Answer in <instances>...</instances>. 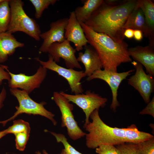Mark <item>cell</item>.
I'll return each mask as SVG.
<instances>
[{
  "label": "cell",
  "mask_w": 154,
  "mask_h": 154,
  "mask_svg": "<svg viewBox=\"0 0 154 154\" xmlns=\"http://www.w3.org/2000/svg\"><path fill=\"white\" fill-rule=\"evenodd\" d=\"M60 93L67 99L81 108L84 113L86 118L84 127L90 122V117L96 110H99L106 105L108 99L90 90H87L85 94L71 95L61 91Z\"/></svg>",
  "instance_id": "7"
},
{
  "label": "cell",
  "mask_w": 154,
  "mask_h": 154,
  "mask_svg": "<svg viewBox=\"0 0 154 154\" xmlns=\"http://www.w3.org/2000/svg\"><path fill=\"white\" fill-rule=\"evenodd\" d=\"M9 0H4L0 3V34L6 32L11 18Z\"/></svg>",
  "instance_id": "22"
},
{
  "label": "cell",
  "mask_w": 154,
  "mask_h": 154,
  "mask_svg": "<svg viewBox=\"0 0 154 154\" xmlns=\"http://www.w3.org/2000/svg\"><path fill=\"white\" fill-rule=\"evenodd\" d=\"M24 44L18 41L11 34L7 32L0 34V63H4L8 57L14 54L18 48L24 46Z\"/></svg>",
  "instance_id": "17"
},
{
  "label": "cell",
  "mask_w": 154,
  "mask_h": 154,
  "mask_svg": "<svg viewBox=\"0 0 154 154\" xmlns=\"http://www.w3.org/2000/svg\"><path fill=\"white\" fill-rule=\"evenodd\" d=\"M137 5L142 10L148 32L149 45L154 47V3L151 0H138Z\"/></svg>",
  "instance_id": "18"
},
{
  "label": "cell",
  "mask_w": 154,
  "mask_h": 154,
  "mask_svg": "<svg viewBox=\"0 0 154 154\" xmlns=\"http://www.w3.org/2000/svg\"><path fill=\"white\" fill-rule=\"evenodd\" d=\"M103 0H86L82 6L76 7L74 11L76 18L80 23H85L94 12L104 2Z\"/></svg>",
  "instance_id": "20"
},
{
  "label": "cell",
  "mask_w": 154,
  "mask_h": 154,
  "mask_svg": "<svg viewBox=\"0 0 154 154\" xmlns=\"http://www.w3.org/2000/svg\"><path fill=\"white\" fill-rule=\"evenodd\" d=\"M10 23L7 32L12 34L18 31L24 33L37 41L40 39V27L34 19L26 14L23 9L24 2L21 0H10Z\"/></svg>",
  "instance_id": "4"
},
{
  "label": "cell",
  "mask_w": 154,
  "mask_h": 154,
  "mask_svg": "<svg viewBox=\"0 0 154 154\" xmlns=\"http://www.w3.org/2000/svg\"><path fill=\"white\" fill-rule=\"evenodd\" d=\"M52 99L59 108L61 114V126L66 128L68 135L73 140L85 136L86 133L80 128L73 113V106L60 92H53Z\"/></svg>",
  "instance_id": "6"
},
{
  "label": "cell",
  "mask_w": 154,
  "mask_h": 154,
  "mask_svg": "<svg viewBox=\"0 0 154 154\" xmlns=\"http://www.w3.org/2000/svg\"><path fill=\"white\" fill-rule=\"evenodd\" d=\"M143 33L139 30H134V31L133 37L134 39L137 41H141L143 38Z\"/></svg>",
  "instance_id": "33"
},
{
  "label": "cell",
  "mask_w": 154,
  "mask_h": 154,
  "mask_svg": "<svg viewBox=\"0 0 154 154\" xmlns=\"http://www.w3.org/2000/svg\"><path fill=\"white\" fill-rule=\"evenodd\" d=\"M64 36L66 40L73 42L75 49L79 51L87 45L88 41L80 23L77 19L74 11L70 12Z\"/></svg>",
  "instance_id": "14"
},
{
  "label": "cell",
  "mask_w": 154,
  "mask_h": 154,
  "mask_svg": "<svg viewBox=\"0 0 154 154\" xmlns=\"http://www.w3.org/2000/svg\"><path fill=\"white\" fill-rule=\"evenodd\" d=\"M3 66L11 76L10 79L8 81L10 88H20L29 94L35 89L40 87L47 75V69L41 66L35 74L30 76L22 73L14 74L9 71L7 66Z\"/></svg>",
  "instance_id": "9"
},
{
  "label": "cell",
  "mask_w": 154,
  "mask_h": 154,
  "mask_svg": "<svg viewBox=\"0 0 154 154\" xmlns=\"http://www.w3.org/2000/svg\"><path fill=\"white\" fill-rule=\"evenodd\" d=\"M36 153L37 154H48V153L46 151L44 150L42 151V153H41V152H40L39 151L36 152Z\"/></svg>",
  "instance_id": "36"
},
{
  "label": "cell",
  "mask_w": 154,
  "mask_h": 154,
  "mask_svg": "<svg viewBox=\"0 0 154 154\" xmlns=\"http://www.w3.org/2000/svg\"><path fill=\"white\" fill-rule=\"evenodd\" d=\"M125 135L126 143L136 145L154 137V136L150 133L139 130L134 124L125 128Z\"/></svg>",
  "instance_id": "21"
},
{
  "label": "cell",
  "mask_w": 154,
  "mask_h": 154,
  "mask_svg": "<svg viewBox=\"0 0 154 154\" xmlns=\"http://www.w3.org/2000/svg\"><path fill=\"white\" fill-rule=\"evenodd\" d=\"M141 31L145 37H148V32L144 16L141 9L137 5L128 15L123 27Z\"/></svg>",
  "instance_id": "19"
},
{
  "label": "cell",
  "mask_w": 154,
  "mask_h": 154,
  "mask_svg": "<svg viewBox=\"0 0 154 154\" xmlns=\"http://www.w3.org/2000/svg\"><path fill=\"white\" fill-rule=\"evenodd\" d=\"M131 63L135 71L128 79V84L138 91L145 103L147 104L150 101L151 96L154 90V76L147 74L140 63L135 61Z\"/></svg>",
  "instance_id": "11"
},
{
  "label": "cell",
  "mask_w": 154,
  "mask_h": 154,
  "mask_svg": "<svg viewBox=\"0 0 154 154\" xmlns=\"http://www.w3.org/2000/svg\"><path fill=\"white\" fill-rule=\"evenodd\" d=\"M10 91L17 99L19 106L15 107L16 111L12 116L6 120L0 121V123L2 124L3 126L9 121L23 113L40 115L50 120L54 125H57V122L54 118V115L44 108V105L46 104L45 102H36L31 98L29 94L23 90L10 88Z\"/></svg>",
  "instance_id": "5"
},
{
  "label": "cell",
  "mask_w": 154,
  "mask_h": 154,
  "mask_svg": "<svg viewBox=\"0 0 154 154\" xmlns=\"http://www.w3.org/2000/svg\"><path fill=\"white\" fill-rule=\"evenodd\" d=\"M90 118L92 121L83 127L88 132L85 136L88 148L94 149L101 145L116 146L126 143L125 128L112 127L107 125L100 117L98 110H94Z\"/></svg>",
  "instance_id": "3"
},
{
  "label": "cell",
  "mask_w": 154,
  "mask_h": 154,
  "mask_svg": "<svg viewBox=\"0 0 154 154\" xmlns=\"http://www.w3.org/2000/svg\"><path fill=\"white\" fill-rule=\"evenodd\" d=\"M7 92L4 87H3L0 93V110L3 106V102L6 98Z\"/></svg>",
  "instance_id": "32"
},
{
  "label": "cell",
  "mask_w": 154,
  "mask_h": 154,
  "mask_svg": "<svg viewBox=\"0 0 154 154\" xmlns=\"http://www.w3.org/2000/svg\"><path fill=\"white\" fill-rule=\"evenodd\" d=\"M34 7L35 12V17L37 19L42 16L44 11L48 8L50 5H54L57 0H30Z\"/></svg>",
  "instance_id": "25"
},
{
  "label": "cell",
  "mask_w": 154,
  "mask_h": 154,
  "mask_svg": "<svg viewBox=\"0 0 154 154\" xmlns=\"http://www.w3.org/2000/svg\"><path fill=\"white\" fill-rule=\"evenodd\" d=\"M137 2L127 0L111 5L104 0L85 24L94 31L106 34L115 40H124L123 27Z\"/></svg>",
  "instance_id": "1"
},
{
  "label": "cell",
  "mask_w": 154,
  "mask_h": 154,
  "mask_svg": "<svg viewBox=\"0 0 154 154\" xmlns=\"http://www.w3.org/2000/svg\"><path fill=\"white\" fill-rule=\"evenodd\" d=\"M134 30L131 29H127L125 30L123 32V35L128 39L133 38Z\"/></svg>",
  "instance_id": "34"
},
{
  "label": "cell",
  "mask_w": 154,
  "mask_h": 154,
  "mask_svg": "<svg viewBox=\"0 0 154 154\" xmlns=\"http://www.w3.org/2000/svg\"><path fill=\"white\" fill-rule=\"evenodd\" d=\"M95 149L96 153L98 154H121L116 146L113 145H101Z\"/></svg>",
  "instance_id": "28"
},
{
  "label": "cell",
  "mask_w": 154,
  "mask_h": 154,
  "mask_svg": "<svg viewBox=\"0 0 154 154\" xmlns=\"http://www.w3.org/2000/svg\"><path fill=\"white\" fill-rule=\"evenodd\" d=\"M136 154H154V137L137 144Z\"/></svg>",
  "instance_id": "26"
},
{
  "label": "cell",
  "mask_w": 154,
  "mask_h": 154,
  "mask_svg": "<svg viewBox=\"0 0 154 154\" xmlns=\"http://www.w3.org/2000/svg\"><path fill=\"white\" fill-rule=\"evenodd\" d=\"M4 0H0V3L2 2Z\"/></svg>",
  "instance_id": "37"
},
{
  "label": "cell",
  "mask_w": 154,
  "mask_h": 154,
  "mask_svg": "<svg viewBox=\"0 0 154 154\" xmlns=\"http://www.w3.org/2000/svg\"><path fill=\"white\" fill-rule=\"evenodd\" d=\"M116 147L119 150L121 154L137 153V145L131 143H125Z\"/></svg>",
  "instance_id": "29"
},
{
  "label": "cell",
  "mask_w": 154,
  "mask_h": 154,
  "mask_svg": "<svg viewBox=\"0 0 154 154\" xmlns=\"http://www.w3.org/2000/svg\"><path fill=\"white\" fill-rule=\"evenodd\" d=\"M4 130L6 134L21 132L30 133L31 128L28 122L22 119H18L13 121L12 125Z\"/></svg>",
  "instance_id": "24"
},
{
  "label": "cell",
  "mask_w": 154,
  "mask_h": 154,
  "mask_svg": "<svg viewBox=\"0 0 154 154\" xmlns=\"http://www.w3.org/2000/svg\"><path fill=\"white\" fill-rule=\"evenodd\" d=\"M128 52L131 58L144 66L147 74L154 76V47L137 46L128 48Z\"/></svg>",
  "instance_id": "15"
},
{
  "label": "cell",
  "mask_w": 154,
  "mask_h": 154,
  "mask_svg": "<svg viewBox=\"0 0 154 154\" xmlns=\"http://www.w3.org/2000/svg\"><path fill=\"white\" fill-rule=\"evenodd\" d=\"M84 53L80 52L77 60L84 65L86 76L89 77L95 72L103 68L102 62L97 53L90 45L84 47Z\"/></svg>",
  "instance_id": "16"
},
{
  "label": "cell",
  "mask_w": 154,
  "mask_h": 154,
  "mask_svg": "<svg viewBox=\"0 0 154 154\" xmlns=\"http://www.w3.org/2000/svg\"><path fill=\"white\" fill-rule=\"evenodd\" d=\"M35 59L43 67L56 72L66 79L72 92L75 94L82 93L84 91L80 81L82 78L86 76L84 71H77L73 69L61 66L54 60L50 55L48 59L46 61H42L38 58Z\"/></svg>",
  "instance_id": "8"
},
{
  "label": "cell",
  "mask_w": 154,
  "mask_h": 154,
  "mask_svg": "<svg viewBox=\"0 0 154 154\" xmlns=\"http://www.w3.org/2000/svg\"><path fill=\"white\" fill-rule=\"evenodd\" d=\"M30 133L21 132L15 133V141L16 148L20 151H23L25 148L29 139Z\"/></svg>",
  "instance_id": "27"
},
{
  "label": "cell",
  "mask_w": 154,
  "mask_h": 154,
  "mask_svg": "<svg viewBox=\"0 0 154 154\" xmlns=\"http://www.w3.org/2000/svg\"><path fill=\"white\" fill-rule=\"evenodd\" d=\"M88 44L95 50L106 70L117 72L122 63L132 61L128 52V44L124 40H115L106 34L97 33L84 23H80Z\"/></svg>",
  "instance_id": "2"
},
{
  "label": "cell",
  "mask_w": 154,
  "mask_h": 154,
  "mask_svg": "<svg viewBox=\"0 0 154 154\" xmlns=\"http://www.w3.org/2000/svg\"><path fill=\"white\" fill-rule=\"evenodd\" d=\"M11 76L9 72L4 68L3 65H0V86L2 84L3 80L9 81Z\"/></svg>",
  "instance_id": "31"
},
{
  "label": "cell",
  "mask_w": 154,
  "mask_h": 154,
  "mask_svg": "<svg viewBox=\"0 0 154 154\" xmlns=\"http://www.w3.org/2000/svg\"><path fill=\"white\" fill-rule=\"evenodd\" d=\"M68 20V18H64L52 22L50 24L49 30L41 33L40 37L43 40V42L39 48V52L46 53L52 44L62 42L66 39L65 31Z\"/></svg>",
  "instance_id": "13"
},
{
  "label": "cell",
  "mask_w": 154,
  "mask_h": 154,
  "mask_svg": "<svg viewBox=\"0 0 154 154\" xmlns=\"http://www.w3.org/2000/svg\"><path fill=\"white\" fill-rule=\"evenodd\" d=\"M47 131L55 137L58 143H61L63 145L64 148L62 149L60 154H83L76 150L69 143L67 139L64 134Z\"/></svg>",
  "instance_id": "23"
},
{
  "label": "cell",
  "mask_w": 154,
  "mask_h": 154,
  "mask_svg": "<svg viewBox=\"0 0 154 154\" xmlns=\"http://www.w3.org/2000/svg\"><path fill=\"white\" fill-rule=\"evenodd\" d=\"M134 69H131L126 72H118L102 69L95 72L90 76L88 77V81L98 79L104 80L109 85L112 91V100L110 109L114 112L116 111L119 103L117 99L118 90L119 86L124 80L129 76Z\"/></svg>",
  "instance_id": "10"
},
{
  "label": "cell",
  "mask_w": 154,
  "mask_h": 154,
  "mask_svg": "<svg viewBox=\"0 0 154 154\" xmlns=\"http://www.w3.org/2000/svg\"><path fill=\"white\" fill-rule=\"evenodd\" d=\"M147 105L140 112L139 114L141 115H149L154 117V97L147 103Z\"/></svg>",
  "instance_id": "30"
},
{
  "label": "cell",
  "mask_w": 154,
  "mask_h": 154,
  "mask_svg": "<svg viewBox=\"0 0 154 154\" xmlns=\"http://www.w3.org/2000/svg\"><path fill=\"white\" fill-rule=\"evenodd\" d=\"M76 50L71 45L70 42L65 39L62 42H56L48 48L47 52L56 63L60 58L64 60L67 68L81 69L82 68L75 55Z\"/></svg>",
  "instance_id": "12"
},
{
  "label": "cell",
  "mask_w": 154,
  "mask_h": 154,
  "mask_svg": "<svg viewBox=\"0 0 154 154\" xmlns=\"http://www.w3.org/2000/svg\"><path fill=\"white\" fill-rule=\"evenodd\" d=\"M6 135L7 134L5 132L4 130L0 131V139Z\"/></svg>",
  "instance_id": "35"
}]
</instances>
